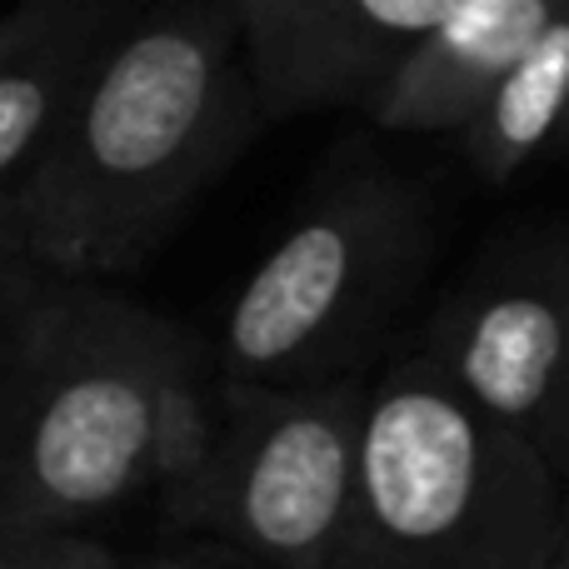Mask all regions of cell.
I'll use <instances>...</instances> for the list:
<instances>
[{
  "label": "cell",
  "instance_id": "7c38bea8",
  "mask_svg": "<svg viewBox=\"0 0 569 569\" xmlns=\"http://www.w3.org/2000/svg\"><path fill=\"white\" fill-rule=\"evenodd\" d=\"M56 10H60V0H20L10 16H0V66H6L16 50H26L30 40L56 20Z\"/></svg>",
  "mask_w": 569,
  "mask_h": 569
},
{
  "label": "cell",
  "instance_id": "3957f363",
  "mask_svg": "<svg viewBox=\"0 0 569 569\" xmlns=\"http://www.w3.org/2000/svg\"><path fill=\"white\" fill-rule=\"evenodd\" d=\"M560 510V470L415 355L370 385L340 569H550Z\"/></svg>",
  "mask_w": 569,
  "mask_h": 569
},
{
  "label": "cell",
  "instance_id": "9a60e30c",
  "mask_svg": "<svg viewBox=\"0 0 569 569\" xmlns=\"http://www.w3.org/2000/svg\"><path fill=\"white\" fill-rule=\"evenodd\" d=\"M295 0H240V20H246V40L260 36V30H270L276 20L290 10Z\"/></svg>",
  "mask_w": 569,
  "mask_h": 569
},
{
  "label": "cell",
  "instance_id": "277c9868",
  "mask_svg": "<svg viewBox=\"0 0 569 569\" xmlns=\"http://www.w3.org/2000/svg\"><path fill=\"white\" fill-rule=\"evenodd\" d=\"M430 206L400 176L360 170L325 190L230 300L216 370L250 385L345 375L430 260Z\"/></svg>",
  "mask_w": 569,
  "mask_h": 569
},
{
  "label": "cell",
  "instance_id": "5b68a950",
  "mask_svg": "<svg viewBox=\"0 0 569 569\" xmlns=\"http://www.w3.org/2000/svg\"><path fill=\"white\" fill-rule=\"evenodd\" d=\"M365 410L370 385L350 370L300 385L220 375L210 455L160 510L260 569H340L360 510Z\"/></svg>",
  "mask_w": 569,
  "mask_h": 569
},
{
  "label": "cell",
  "instance_id": "8992f818",
  "mask_svg": "<svg viewBox=\"0 0 569 569\" xmlns=\"http://www.w3.org/2000/svg\"><path fill=\"white\" fill-rule=\"evenodd\" d=\"M425 355L569 485V226L495 246L435 315Z\"/></svg>",
  "mask_w": 569,
  "mask_h": 569
},
{
  "label": "cell",
  "instance_id": "6da1fadb",
  "mask_svg": "<svg viewBox=\"0 0 569 569\" xmlns=\"http://www.w3.org/2000/svg\"><path fill=\"white\" fill-rule=\"evenodd\" d=\"M216 400V360L166 315L26 270L0 305V540L170 500L206 465Z\"/></svg>",
  "mask_w": 569,
  "mask_h": 569
},
{
  "label": "cell",
  "instance_id": "4fadbf2b",
  "mask_svg": "<svg viewBox=\"0 0 569 569\" xmlns=\"http://www.w3.org/2000/svg\"><path fill=\"white\" fill-rule=\"evenodd\" d=\"M26 260H20L16 240H10V190H0V305H6V295L20 284V276H26Z\"/></svg>",
  "mask_w": 569,
  "mask_h": 569
},
{
  "label": "cell",
  "instance_id": "5bb4252c",
  "mask_svg": "<svg viewBox=\"0 0 569 569\" xmlns=\"http://www.w3.org/2000/svg\"><path fill=\"white\" fill-rule=\"evenodd\" d=\"M130 569H240V565H230V555H220V550H170V555H150V560H140Z\"/></svg>",
  "mask_w": 569,
  "mask_h": 569
},
{
  "label": "cell",
  "instance_id": "9c48e42d",
  "mask_svg": "<svg viewBox=\"0 0 569 569\" xmlns=\"http://www.w3.org/2000/svg\"><path fill=\"white\" fill-rule=\"evenodd\" d=\"M126 6L130 0H60L56 20L0 66V190L66 120Z\"/></svg>",
  "mask_w": 569,
  "mask_h": 569
},
{
  "label": "cell",
  "instance_id": "e0dca14e",
  "mask_svg": "<svg viewBox=\"0 0 569 569\" xmlns=\"http://www.w3.org/2000/svg\"><path fill=\"white\" fill-rule=\"evenodd\" d=\"M565 140H569V136H565Z\"/></svg>",
  "mask_w": 569,
  "mask_h": 569
},
{
  "label": "cell",
  "instance_id": "7a4b0ae2",
  "mask_svg": "<svg viewBox=\"0 0 569 569\" xmlns=\"http://www.w3.org/2000/svg\"><path fill=\"white\" fill-rule=\"evenodd\" d=\"M260 120L240 0L126 6L66 120L6 186L20 260L60 280L136 270Z\"/></svg>",
  "mask_w": 569,
  "mask_h": 569
},
{
  "label": "cell",
  "instance_id": "30bf717a",
  "mask_svg": "<svg viewBox=\"0 0 569 569\" xmlns=\"http://www.w3.org/2000/svg\"><path fill=\"white\" fill-rule=\"evenodd\" d=\"M460 136L470 166L490 186L515 180L545 146L569 136V6L495 86V96Z\"/></svg>",
  "mask_w": 569,
  "mask_h": 569
},
{
  "label": "cell",
  "instance_id": "ba28073f",
  "mask_svg": "<svg viewBox=\"0 0 569 569\" xmlns=\"http://www.w3.org/2000/svg\"><path fill=\"white\" fill-rule=\"evenodd\" d=\"M569 0H465L370 100V120L405 136L465 130Z\"/></svg>",
  "mask_w": 569,
  "mask_h": 569
},
{
  "label": "cell",
  "instance_id": "2e32d148",
  "mask_svg": "<svg viewBox=\"0 0 569 569\" xmlns=\"http://www.w3.org/2000/svg\"><path fill=\"white\" fill-rule=\"evenodd\" d=\"M550 569H569V485H565V510H560V540H555V565Z\"/></svg>",
  "mask_w": 569,
  "mask_h": 569
},
{
  "label": "cell",
  "instance_id": "52a82bcc",
  "mask_svg": "<svg viewBox=\"0 0 569 569\" xmlns=\"http://www.w3.org/2000/svg\"><path fill=\"white\" fill-rule=\"evenodd\" d=\"M465 0H295L250 36L266 120L330 106H370L380 86Z\"/></svg>",
  "mask_w": 569,
  "mask_h": 569
},
{
  "label": "cell",
  "instance_id": "8fae6325",
  "mask_svg": "<svg viewBox=\"0 0 569 569\" xmlns=\"http://www.w3.org/2000/svg\"><path fill=\"white\" fill-rule=\"evenodd\" d=\"M0 569H120L100 535H40L0 540Z\"/></svg>",
  "mask_w": 569,
  "mask_h": 569
}]
</instances>
